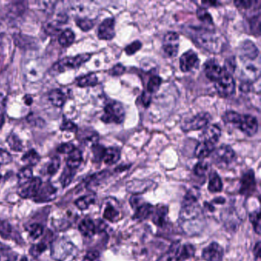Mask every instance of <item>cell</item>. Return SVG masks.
<instances>
[{
	"instance_id": "3957f363",
	"label": "cell",
	"mask_w": 261,
	"mask_h": 261,
	"mask_svg": "<svg viewBox=\"0 0 261 261\" xmlns=\"http://www.w3.org/2000/svg\"><path fill=\"white\" fill-rule=\"evenodd\" d=\"M191 35L198 46L211 52H217L221 46L218 35L208 28H192Z\"/></svg>"
},
{
	"instance_id": "03108f58",
	"label": "cell",
	"mask_w": 261,
	"mask_h": 261,
	"mask_svg": "<svg viewBox=\"0 0 261 261\" xmlns=\"http://www.w3.org/2000/svg\"><path fill=\"white\" fill-rule=\"evenodd\" d=\"M2 179V175H1V172H0V180Z\"/></svg>"
},
{
	"instance_id": "7c38bea8",
	"label": "cell",
	"mask_w": 261,
	"mask_h": 261,
	"mask_svg": "<svg viewBox=\"0 0 261 261\" xmlns=\"http://www.w3.org/2000/svg\"><path fill=\"white\" fill-rule=\"evenodd\" d=\"M240 195L246 197L251 196L256 191V179L253 170H248L243 175L240 182Z\"/></svg>"
},
{
	"instance_id": "9f6ffc18",
	"label": "cell",
	"mask_w": 261,
	"mask_h": 261,
	"mask_svg": "<svg viewBox=\"0 0 261 261\" xmlns=\"http://www.w3.org/2000/svg\"><path fill=\"white\" fill-rule=\"evenodd\" d=\"M126 69L123 65L121 64H118L115 66L113 67L111 70L110 71V74L112 76H119L124 73Z\"/></svg>"
},
{
	"instance_id": "91938a15",
	"label": "cell",
	"mask_w": 261,
	"mask_h": 261,
	"mask_svg": "<svg viewBox=\"0 0 261 261\" xmlns=\"http://www.w3.org/2000/svg\"><path fill=\"white\" fill-rule=\"evenodd\" d=\"M10 232L11 228L9 224L5 223V224H2V225H0V235H2V237L9 235Z\"/></svg>"
},
{
	"instance_id": "11a10c76",
	"label": "cell",
	"mask_w": 261,
	"mask_h": 261,
	"mask_svg": "<svg viewBox=\"0 0 261 261\" xmlns=\"http://www.w3.org/2000/svg\"><path fill=\"white\" fill-rule=\"evenodd\" d=\"M46 249H47V244L44 241H41L39 244L33 246L31 248L30 252L33 256H38V255H40L43 251H46Z\"/></svg>"
},
{
	"instance_id": "e575fe53",
	"label": "cell",
	"mask_w": 261,
	"mask_h": 261,
	"mask_svg": "<svg viewBox=\"0 0 261 261\" xmlns=\"http://www.w3.org/2000/svg\"><path fill=\"white\" fill-rule=\"evenodd\" d=\"M23 163H25L28 166H33L37 165L40 161V156L35 149H30L22 158Z\"/></svg>"
},
{
	"instance_id": "277c9868",
	"label": "cell",
	"mask_w": 261,
	"mask_h": 261,
	"mask_svg": "<svg viewBox=\"0 0 261 261\" xmlns=\"http://www.w3.org/2000/svg\"><path fill=\"white\" fill-rule=\"evenodd\" d=\"M77 248L68 239L58 238L51 244V258L56 261H73L77 257Z\"/></svg>"
},
{
	"instance_id": "6125c7cd",
	"label": "cell",
	"mask_w": 261,
	"mask_h": 261,
	"mask_svg": "<svg viewBox=\"0 0 261 261\" xmlns=\"http://www.w3.org/2000/svg\"><path fill=\"white\" fill-rule=\"evenodd\" d=\"M24 101H25L26 105H32V103H33V98H32V96L26 95V96H24Z\"/></svg>"
},
{
	"instance_id": "ab89813d",
	"label": "cell",
	"mask_w": 261,
	"mask_h": 261,
	"mask_svg": "<svg viewBox=\"0 0 261 261\" xmlns=\"http://www.w3.org/2000/svg\"><path fill=\"white\" fill-rule=\"evenodd\" d=\"M8 145L12 150L15 152H21L23 149V144L21 140L15 133H11L6 140Z\"/></svg>"
},
{
	"instance_id": "f6af8a7d",
	"label": "cell",
	"mask_w": 261,
	"mask_h": 261,
	"mask_svg": "<svg viewBox=\"0 0 261 261\" xmlns=\"http://www.w3.org/2000/svg\"><path fill=\"white\" fill-rule=\"evenodd\" d=\"M77 26L84 32H88L95 26V22L88 18H77L75 20Z\"/></svg>"
},
{
	"instance_id": "db71d44e",
	"label": "cell",
	"mask_w": 261,
	"mask_h": 261,
	"mask_svg": "<svg viewBox=\"0 0 261 261\" xmlns=\"http://www.w3.org/2000/svg\"><path fill=\"white\" fill-rule=\"evenodd\" d=\"M74 149H75V146L73 144L71 143V142H66V143L60 145L57 149V151L58 153H62V154H70Z\"/></svg>"
},
{
	"instance_id": "5b68a950",
	"label": "cell",
	"mask_w": 261,
	"mask_h": 261,
	"mask_svg": "<svg viewBox=\"0 0 261 261\" xmlns=\"http://www.w3.org/2000/svg\"><path fill=\"white\" fill-rule=\"evenodd\" d=\"M126 111L123 104L117 100H112L104 107L101 120L105 123L121 124L124 121Z\"/></svg>"
},
{
	"instance_id": "484cf974",
	"label": "cell",
	"mask_w": 261,
	"mask_h": 261,
	"mask_svg": "<svg viewBox=\"0 0 261 261\" xmlns=\"http://www.w3.org/2000/svg\"><path fill=\"white\" fill-rule=\"evenodd\" d=\"M83 156L82 153L80 149H75L72 151L69 154V158L67 160V167L75 170L80 166L82 163Z\"/></svg>"
},
{
	"instance_id": "f1b7e54d",
	"label": "cell",
	"mask_w": 261,
	"mask_h": 261,
	"mask_svg": "<svg viewBox=\"0 0 261 261\" xmlns=\"http://www.w3.org/2000/svg\"><path fill=\"white\" fill-rule=\"evenodd\" d=\"M48 99L54 107H62L66 101V96L61 90L54 89L50 92Z\"/></svg>"
},
{
	"instance_id": "5bb4252c",
	"label": "cell",
	"mask_w": 261,
	"mask_h": 261,
	"mask_svg": "<svg viewBox=\"0 0 261 261\" xmlns=\"http://www.w3.org/2000/svg\"><path fill=\"white\" fill-rule=\"evenodd\" d=\"M239 56L242 62H251L259 58V50L254 42L246 40L239 47Z\"/></svg>"
},
{
	"instance_id": "f5cc1de1",
	"label": "cell",
	"mask_w": 261,
	"mask_h": 261,
	"mask_svg": "<svg viewBox=\"0 0 261 261\" xmlns=\"http://www.w3.org/2000/svg\"><path fill=\"white\" fill-rule=\"evenodd\" d=\"M13 161L10 153L3 149H0V165H6Z\"/></svg>"
},
{
	"instance_id": "2e32d148",
	"label": "cell",
	"mask_w": 261,
	"mask_h": 261,
	"mask_svg": "<svg viewBox=\"0 0 261 261\" xmlns=\"http://www.w3.org/2000/svg\"><path fill=\"white\" fill-rule=\"evenodd\" d=\"M204 71L208 79L216 82L224 74L225 68H222L216 60L211 59L204 65Z\"/></svg>"
},
{
	"instance_id": "ac0fdd59",
	"label": "cell",
	"mask_w": 261,
	"mask_h": 261,
	"mask_svg": "<svg viewBox=\"0 0 261 261\" xmlns=\"http://www.w3.org/2000/svg\"><path fill=\"white\" fill-rule=\"evenodd\" d=\"M42 184V181L40 178H33L26 184L20 186L19 195L23 198H34L35 195H37L38 191H39Z\"/></svg>"
},
{
	"instance_id": "681fc988",
	"label": "cell",
	"mask_w": 261,
	"mask_h": 261,
	"mask_svg": "<svg viewBox=\"0 0 261 261\" xmlns=\"http://www.w3.org/2000/svg\"><path fill=\"white\" fill-rule=\"evenodd\" d=\"M209 168V165L207 163L204 161L199 162L197 163L196 165L194 167L193 172L196 176L198 177H202L208 172Z\"/></svg>"
},
{
	"instance_id": "44dd1931",
	"label": "cell",
	"mask_w": 261,
	"mask_h": 261,
	"mask_svg": "<svg viewBox=\"0 0 261 261\" xmlns=\"http://www.w3.org/2000/svg\"><path fill=\"white\" fill-rule=\"evenodd\" d=\"M167 215H168V207L165 205H158L154 208L152 214V221L159 228H164L167 224Z\"/></svg>"
},
{
	"instance_id": "d590c367",
	"label": "cell",
	"mask_w": 261,
	"mask_h": 261,
	"mask_svg": "<svg viewBox=\"0 0 261 261\" xmlns=\"http://www.w3.org/2000/svg\"><path fill=\"white\" fill-rule=\"evenodd\" d=\"M15 44L20 47H32V45L35 46V39L22 34L14 35Z\"/></svg>"
},
{
	"instance_id": "c3c4849f",
	"label": "cell",
	"mask_w": 261,
	"mask_h": 261,
	"mask_svg": "<svg viewBox=\"0 0 261 261\" xmlns=\"http://www.w3.org/2000/svg\"><path fill=\"white\" fill-rule=\"evenodd\" d=\"M61 166V160L58 156H54L51 159L49 164L47 167V172L48 175H54V174L57 173L58 169Z\"/></svg>"
},
{
	"instance_id": "e0dca14e",
	"label": "cell",
	"mask_w": 261,
	"mask_h": 261,
	"mask_svg": "<svg viewBox=\"0 0 261 261\" xmlns=\"http://www.w3.org/2000/svg\"><path fill=\"white\" fill-rule=\"evenodd\" d=\"M57 190L51 183H46L42 184L37 195L34 198V201L39 203H46L51 202L56 198Z\"/></svg>"
},
{
	"instance_id": "f546056e",
	"label": "cell",
	"mask_w": 261,
	"mask_h": 261,
	"mask_svg": "<svg viewBox=\"0 0 261 261\" xmlns=\"http://www.w3.org/2000/svg\"><path fill=\"white\" fill-rule=\"evenodd\" d=\"M75 40V35L71 28H66L58 37V42L60 46L64 47H69L74 43Z\"/></svg>"
},
{
	"instance_id": "d6a6232c",
	"label": "cell",
	"mask_w": 261,
	"mask_h": 261,
	"mask_svg": "<svg viewBox=\"0 0 261 261\" xmlns=\"http://www.w3.org/2000/svg\"><path fill=\"white\" fill-rule=\"evenodd\" d=\"M96 195L95 194H89V195H84L78 198L75 202L76 206L80 210H86L91 205L95 204L96 201Z\"/></svg>"
},
{
	"instance_id": "f907efd6",
	"label": "cell",
	"mask_w": 261,
	"mask_h": 261,
	"mask_svg": "<svg viewBox=\"0 0 261 261\" xmlns=\"http://www.w3.org/2000/svg\"><path fill=\"white\" fill-rule=\"evenodd\" d=\"M142 45L140 41H134L131 44L128 45L125 47V52L127 55H132L137 53L139 50H141Z\"/></svg>"
},
{
	"instance_id": "74e56055",
	"label": "cell",
	"mask_w": 261,
	"mask_h": 261,
	"mask_svg": "<svg viewBox=\"0 0 261 261\" xmlns=\"http://www.w3.org/2000/svg\"><path fill=\"white\" fill-rule=\"evenodd\" d=\"M163 80L161 77L158 75H153L149 78L147 82V86H146V93L149 95L156 93L160 89Z\"/></svg>"
},
{
	"instance_id": "9a60e30c",
	"label": "cell",
	"mask_w": 261,
	"mask_h": 261,
	"mask_svg": "<svg viewBox=\"0 0 261 261\" xmlns=\"http://www.w3.org/2000/svg\"><path fill=\"white\" fill-rule=\"evenodd\" d=\"M115 19L107 18L100 23L97 29V36L100 40H112L115 37Z\"/></svg>"
},
{
	"instance_id": "603a6c76",
	"label": "cell",
	"mask_w": 261,
	"mask_h": 261,
	"mask_svg": "<svg viewBox=\"0 0 261 261\" xmlns=\"http://www.w3.org/2000/svg\"><path fill=\"white\" fill-rule=\"evenodd\" d=\"M214 146L215 145H213V144L200 141L195 149V157L200 159V160H203L205 158L209 157L213 153V151L215 149Z\"/></svg>"
},
{
	"instance_id": "d6986e66",
	"label": "cell",
	"mask_w": 261,
	"mask_h": 261,
	"mask_svg": "<svg viewBox=\"0 0 261 261\" xmlns=\"http://www.w3.org/2000/svg\"><path fill=\"white\" fill-rule=\"evenodd\" d=\"M224 250L216 242H212L202 251V258L205 261H222Z\"/></svg>"
},
{
	"instance_id": "9c48e42d",
	"label": "cell",
	"mask_w": 261,
	"mask_h": 261,
	"mask_svg": "<svg viewBox=\"0 0 261 261\" xmlns=\"http://www.w3.org/2000/svg\"><path fill=\"white\" fill-rule=\"evenodd\" d=\"M130 205L135 210V214L133 218L137 221H143L150 217L154 211V207L150 204L146 203L142 201V198L133 196L130 198Z\"/></svg>"
},
{
	"instance_id": "7bdbcfd3",
	"label": "cell",
	"mask_w": 261,
	"mask_h": 261,
	"mask_svg": "<svg viewBox=\"0 0 261 261\" xmlns=\"http://www.w3.org/2000/svg\"><path fill=\"white\" fill-rule=\"evenodd\" d=\"M92 153H93V160L96 163H100L103 160L106 148L100 144L96 143L92 145Z\"/></svg>"
},
{
	"instance_id": "83f0119b",
	"label": "cell",
	"mask_w": 261,
	"mask_h": 261,
	"mask_svg": "<svg viewBox=\"0 0 261 261\" xmlns=\"http://www.w3.org/2000/svg\"><path fill=\"white\" fill-rule=\"evenodd\" d=\"M180 247L179 242H175L171 245L168 251L165 254H163L158 261H179V252Z\"/></svg>"
},
{
	"instance_id": "6f0895ef",
	"label": "cell",
	"mask_w": 261,
	"mask_h": 261,
	"mask_svg": "<svg viewBox=\"0 0 261 261\" xmlns=\"http://www.w3.org/2000/svg\"><path fill=\"white\" fill-rule=\"evenodd\" d=\"M100 254L98 251H91L84 257L83 261H99Z\"/></svg>"
},
{
	"instance_id": "52a82bcc",
	"label": "cell",
	"mask_w": 261,
	"mask_h": 261,
	"mask_svg": "<svg viewBox=\"0 0 261 261\" xmlns=\"http://www.w3.org/2000/svg\"><path fill=\"white\" fill-rule=\"evenodd\" d=\"M214 88L219 96L224 98H228L235 95L236 91L235 79L226 69L224 74L214 82Z\"/></svg>"
},
{
	"instance_id": "d4e9b609",
	"label": "cell",
	"mask_w": 261,
	"mask_h": 261,
	"mask_svg": "<svg viewBox=\"0 0 261 261\" xmlns=\"http://www.w3.org/2000/svg\"><path fill=\"white\" fill-rule=\"evenodd\" d=\"M120 149L118 147H110L106 149L103 161L108 166H112L118 163L120 159Z\"/></svg>"
},
{
	"instance_id": "8d00e7d4",
	"label": "cell",
	"mask_w": 261,
	"mask_h": 261,
	"mask_svg": "<svg viewBox=\"0 0 261 261\" xmlns=\"http://www.w3.org/2000/svg\"><path fill=\"white\" fill-rule=\"evenodd\" d=\"M79 139L81 142H85L86 144L92 142L94 145V144H96L98 141V133L94 130H83L79 135Z\"/></svg>"
},
{
	"instance_id": "ee69618b",
	"label": "cell",
	"mask_w": 261,
	"mask_h": 261,
	"mask_svg": "<svg viewBox=\"0 0 261 261\" xmlns=\"http://www.w3.org/2000/svg\"><path fill=\"white\" fill-rule=\"evenodd\" d=\"M197 17L200 21L207 24L209 25H213V20L210 13L208 12L207 9L203 7H199L197 9Z\"/></svg>"
},
{
	"instance_id": "7a4b0ae2",
	"label": "cell",
	"mask_w": 261,
	"mask_h": 261,
	"mask_svg": "<svg viewBox=\"0 0 261 261\" xmlns=\"http://www.w3.org/2000/svg\"><path fill=\"white\" fill-rule=\"evenodd\" d=\"M222 119L226 123L235 125L248 137H253L258 133V119L252 115H241L235 111H229L224 114Z\"/></svg>"
},
{
	"instance_id": "8992f818",
	"label": "cell",
	"mask_w": 261,
	"mask_h": 261,
	"mask_svg": "<svg viewBox=\"0 0 261 261\" xmlns=\"http://www.w3.org/2000/svg\"><path fill=\"white\" fill-rule=\"evenodd\" d=\"M92 58L90 54H78L75 57H67L54 64L52 70L54 73H62L72 69H78L79 67L86 63Z\"/></svg>"
},
{
	"instance_id": "ba28073f",
	"label": "cell",
	"mask_w": 261,
	"mask_h": 261,
	"mask_svg": "<svg viewBox=\"0 0 261 261\" xmlns=\"http://www.w3.org/2000/svg\"><path fill=\"white\" fill-rule=\"evenodd\" d=\"M212 156L213 163L221 168L231 165L236 159L235 151L228 145H222L214 149Z\"/></svg>"
},
{
	"instance_id": "e7e4bbea",
	"label": "cell",
	"mask_w": 261,
	"mask_h": 261,
	"mask_svg": "<svg viewBox=\"0 0 261 261\" xmlns=\"http://www.w3.org/2000/svg\"><path fill=\"white\" fill-rule=\"evenodd\" d=\"M20 261H28V259H27L26 257H23L21 260H20Z\"/></svg>"
},
{
	"instance_id": "816d5d0a",
	"label": "cell",
	"mask_w": 261,
	"mask_h": 261,
	"mask_svg": "<svg viewBox=\"0 0 261 261\" xmlns=\"http://www.w3.org/2000/svg\"><path fill=\"white\" fill-rule=\"evenodd\" d=\"M60 129H61L62 131L73 132V133L78 130L77 125L73 123L72 121L69 120V119L64 120L62 122V125L60 126Z\"/></svg>"
},
{
	"instance_id": "4316f807",
	"label": "cell",
	"mask_w": 261,
	"mask_h": 261,
	"mask_svg": "<svg viewBox=\"0 0 261 261\" xmlns=\"http://www.w3.org/2000/svg\"><path fill=\"white\" fill-rule=\"evenodd\" d=\"M208 189H209V191L212 193L220 192L222 190V181H221V177L215 171L211 172L210 175H209V187H208Z\"/></svg>"
},
{
	"instance_id": "30bf717a",
	"label": "cell",
	"mask_w": 261,
	"mask_h": 261,
	"mask_svg": "<svg viewBox=\"0 0 261 261\" xmlns=\"http://www.w3.org/2000/svg\"><path fill=\"white\" fill-rule=\"evenodd\" d=\"M211 120H212V116L209 113H199L195 116L185 121L182 125V129L185 132L205 129L206 126H209Z\"/></svg>"
},
{
	"instance_id": "1f68e13d",
	"label": "cell",
	"mask_w": 261,
	"mask_h": 261,
	"mask_svg": "<svg viewBox=\"0 0 261 261\" xmlns=\"http://www.w3.org/2000/svg\"><path fill=\"white\" fill-rule=\"evenodd\" d=\"M18 182L20 186L26 184L33 179V171L30 166H25L19 171L17 175Z\"/></svg>"
},
{
	"instance_id": "836d02e7",
	"label": "cell",
	"mask_w": 261,
	"mask_h": 261,
	"mask_svg": "<svg viewBox=\"0 0 261 261\" xmlns=\"http://www.w3.org/2000/svg\"><path fill=\"white\" fill-rule=\"evenodd\" d=\"M17 259V253L10 247L0 244V261H16Z\"/></svg>"
},
{
	"instance_id": "680465c9",
	"label": "cell",
	"mask_w": 261,
	"mask_h": 261,
	"mask_svg": "<svg viewBox=\"0 0 261 261\" xmlns=\"http://www.w3.org/2000/svg\"><path fill=\"white\" fill-rule=\"evenodd\" d=\"M254 258L255 261H261V241H258L254 249Z\"/></svg>"
},
{
	"instance_id": "8fae6325",
	"label": "cell",
	"mask_w": 261,
	"mask_h": 261,
	"mask_svg": "<svg viewBox=\"0 0 261 261\" xmlns=\"http://www.w3.org/2000/svg\"><path fill=\"white\" fill-rule=\"evenodd\" d=\"M162 48L168 58L177 56L179 48V34L175 32H167L163 38Z\"/></svg>"
},
{
	"instance_id": "ffe728a7",
	"label": "cell",
	"mask_w": 261,
	"mask_h": 261,
	"mask_svg": "<svg viewBox=\"0 0 261 261\" xmlns=\"http://www.w3.org/2000/svg\"><path fill=\"white\" fill-rule=\"evenodd\" d=\"M221 135V130L219 126L216 124L209 125L205 127L200 136V141L209 142L215 145L219 141Z\"/></svg>"
},
{
	"instance_id": "f35d334b",
	"label": "cell",
	"mask_w": 261,
	"mask_h": 261,
	"mask_svg": "<svg viewBox=\"0 0 261 261\" xmlns=\"http://www.w3.org/2000/svg\"><path fill=\"white\" fill-rule=\"evenodd\" d=\"M195 248L191 244H184L181 246L179 252V261H183L190 259L195 255Z\"/></svg>"
},
{
	"instance_id": "7dc6e473",
	"label": "cell",
	"mask_w": 261,
	"mask_h": 261,
	"mask_svg": "<svg viewBox=\"0 0 261 261\" xmlns=\"http://www.w3.org/2000/svg\"><path fill=\"white\" fill-rule=\"evenodd\" d=\"M259 1H235L234 3L236 5V7L239 8L240 9H244V10H250L251 9H257V8H261V4L256 5Z\"/></svg>"
},
{
	"instance_id": "cb8c5ba5",
	"label": "cell",
	"mask_w": 261,
	"mask_h": 261,
	"mask_svg": "<svg viewBox=\"0 0 261 261\" xmlns=\"http://www.w3.org/2000/svg\"><path fill=\"white\" fill-rule=\"evenodd\" d=\"M79 232L85 237H92L96 233V226L92 219L84 218L79 224Z\"/></svg>"
},
{
	"instance_id": "b9f144b4",
	"label": "cell",
	"mask_w": 261,
	"mask_h": 261,
	"mask_svg": "<svg viewBox=\"0 0 261 261\" xmlns=\"http://www.w3.org/2000/svg\"><path fill=\"white\" fill-rule=\"evenodd\" d=\"M250 221L252 224L254 231L258 235H261V212L260 210L252 212L249 215Z\"/></svg>"
},
{
	"instance_id": "60d3db41",
	"label": "cell",
	"mask_w": 261,
	"mask_h": 261,
	"mask_svg": "<svg viewBox=\"0 0 261 261\" xmlns=\"http://www.w3.org/2000/svg\"><path fill=\"white\" fill-rule=\"evenodd\" d=\"M74 170L71 169L69 167H65L59 179L60 183L62 185V187L65 188L69 186L74 179Z\"/></svg>"
},
{
	"instance_id": "4fadbf2b",
	"label": "cell",
	"mask_w": 261,
	"mask_h": 261,
	"mask_svg": "<svg viewBox=\"0 0 261 261\" xmlns=\"http://www.w3.org/2000/svg\"><path fill=\"white\" fill-rule=\"evenodd\" d=\"M200 60L198 54L190 50L185 52L179 59V66L182 71L190 72L196 70L199 67Z\"/></svg>"
},
{
	"instance_id": "7402d4cb",
	"label": "cell",
	"mask_w": 261,
	"mask_h": 261,
	"mask_svg": "<svg viewBox=\"0 0 261 261\" xmlns=\"http://www.w3.org/2000/svg\"><path fill=\"white\" fill-rule=\"evenodd\" d=\"M120 209L119 205H116L114 202H108L104 209V218L111 222H117L121 218Z\"/></svg>"
},
{
	"instance_id": "6da1fadb",
	"label": "cell",
	"mask_w": 261,
	"mask_h": 261,
	"mask_svg": "<svg viewBox=\"0 0 261 261\" xmlns=\"http://www.w3.org/2000/svg\"><path fill=\"white\" fill-rule=\"evenodd\" d=\"M202 217V211L198 204V199L195 195L191 192L186 194L183 199L181 209L180 221L183 222V227L186 226V229L190 231L191 224L193 223L198 222L200 217Z\"/></svg>"
},
{
	"instance_id": "94428289",
	"label": "cell",
	"mask_w": 261,
	"mask_h": 261,
	"mask_svg": "<svg viewBox=\"0 0 261 261\" xmlns=\"http://www.w3.org/2000/svg\"><path fill=\"white\" fill-rule=\"evenodd\" d=\"M142 103H143L145 107H148L150 104L151 102V95L146 92H144L143 95L142 96Z\"/></svg>"
},
{
	"instance_id": "bcb514c9",
	"label": "cell",
	"mask_w": 261,
	"mask_h": 261,
	"mask_svg": "<svg viewBox=\"0 0 261 261\" xmlns=\"http://www.w3.org/2000/svg\"><path fill=\"white\" fill-rule=\"evenodd\" d=\"M27 231H28L30 237L32 238L38 239L42 236V234L44 232V228L42 224L34 223V224H30L27 228Z\"/></svg>"
},
{
	"instance_id": "4dcf8cb0",
	"label": "cell",
	"mask_w": 261,
	"mask_h": 261,
	"mask_svg": "<svg viewBox=\"0 0 261 261\" xmlns=\"http://www.w3.org/2000/svg\"><path fill=\"white\" fill-rule=\"evenodd\" d=\"M76 83H77V86L81 87V88L95 87L98 83V79L95 73H90L86 75L78 77Z\"/></svg>"
},
{
	"instance_id": "be15d7a7",
	"label": "cell",
	"mask_w": 261,
	"mask_h": 261,
	"mask_svg": "<svg viewBox=\"0 0 261 261\" xmlns=\"http://www.w3.org/2000/svg\"><path fill=\"white\" fill-rule=\"evenodd\" d=\"M5 123V118L2 114H0V129L2 128Z\"/></svg>"
}]
</instances>
